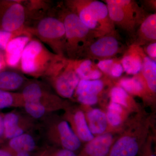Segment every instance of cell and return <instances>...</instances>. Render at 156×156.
<instances>
[{"mask_svg":"<svg viewBox=\"0 0 156 156\" xmlns=\"http://www.w3.org/2000/svg\"><path fill=\"white\" fill-rule=\"evenodd\" d=\"M107 156H136L150 135L151 117L140 111L126 123Z\"/></svg>","mask_w":156,"mask_h":156,"instance_id":"1","label":"cell"},{"mask_svg":"<svg viewBox=\"0 0 156 156\" xmlns=\"http://www.w3.org/2000/svg\"><path fill=\"white\" fill-rule=\"evenodd\" d=\"M57 15L65 29V57L66 55L70 60L80 59L86 48L96 38L94 33L65 5L59 8Z\"/></svg>","mask_w":156,"mask_h":156,"instance_id":"2","label":"cell"},{"mask_svg":"<svg viewBox=\"0 0 156 156\" xmlns=\"http://www.w3.org/2000/svg\"><path fill=\"white\" fill-rule=\"evenodd\" d=\"M60 56L50 51L41 42L31 40L23 52L20 61L21 70L26 74L34 77L44 76Z\"/></svg>","mask_w":156,"mask_h":156,"instance_id":"3","label":"cell"},{"mask_svg":"<svg viewBox=\"0 0 156 156\" xmlns=\"http://www.w3.org/2000/svg\"><path fill=\"white\" fill-rule=\"evenodd\" d=\"M58 96L70 99L74 94L80 79L76 73L72 60L59 56L44 76Z\"/></svg>","mask_w":156,"mask_h":156,"instance_id":"4","label":"cell"},{"mask_svg":"<svg viewBox=\"0 0 156 156\" xmlns=\"http://www.w3.org/2000/svg\"><path fill=\"white\" fill-rule=\"evenodd\" d=\"M42 121L44 135L49 144L76 153L80 150L82 142L62 117L53 113Z\"/></svg>","mask_w":156,"mask_h":156,"instance_id":"5","label":"cell"},{"mask_svg":"<svg viewBox=\"0 0 156 156\" xmlns=\"http://www.w3.org/2000/svg\"><path fill=\"white\" fill-rule=\"evenodd\" d=\"M34 33L55 54L65 57V29L63 23L58 17H43L37 23Z\"/></svg>","mask_w":156,"mask_h":156,"instance_id":"6","label":"cell"},{"mask_svg":"<svg viewBox=\"0 0 156 156\" xmlns=\"http://www.w3.org/2000/svg\"><path fill=\"white\" fill-rule=\"evenodd\" d=\"M20 93L24 103L41 104L52 113L60 110H64L70 105L67 101L53 94L43 84L36 81L27 82Z\"/></svg>","mask_w":156,"mask_h":156,"instance_id":"7","label":"cell"},{"mask_svg":"<svg viewBox=\"0 0 156 156\" xmlns=\"http://www.w3.org/2000/svg\"><path fill=\"white\" fill-rule=\"evenodd\" d=\"M117 33L96 38L86 48L80 59L93 61L116 58L117 55L126 50L117 37Z\"/></svg>","mask_w":156,"mask_h":156,"instance_id":"8","label":"cell"},{"mask_svg":"<svg viewBox=\"0 0 156 156\" xmlns=\"http://www.w3.org/2000/svg\"><path fill=\"white\" fill-rule=\"evenodd\" d=\"M5 140L30 132L36 127V121L26 114L13 111L3 114Z\"/></svg>","mask_w":156,"mask_h":156,"instance_id":"9","label":"cell"},{"mask_svg":"<svg viewBox=\"0 0 156 156\" xmlns=\"http://www.w3.org/2000/svg\"><path fill=\"white\" fill-rule=\"evenodd\" d=\"M26 18L24 6L19 2H9L5 10L2 14L0 20L2 30L14 34L23 28Z\"/></svg>","mask_w":156,"mask_h":156,"instance_id":"10","label":"cell"},{"mask_svg":"<svg viewBox=\"0 0 156 156\" xmlns=\"http://www.w3.org/2000/svg\"><path fill=\"white\" fill-rule=\"evenodd\" d=\"M62 118L66 120L76 135L82 143H87L94 137L87 124L83 110L70 105L64 110Z\"/></svg>","mask_w":156,"mask_h":156,"instance_id":"11","label":"cell"},{"mask_svg":"<svg viewBox=\"0 0 156 156\" xmlns=\"http://www.w3.org/2000/svg\"><path fill=\"white\" fill-rule=\"evenodd\" d=\"M116 137L113 132H108L94 136L86 143L77 154L78 156H107Z\"/></svg>","mask_w":156,"mask_h":156,"instance_id":"12","label":"cell"},{"mask_svg":"<svg viewBox=\"0 0 156 156\" xmlns=\"http://www.w3.org/2000/svg\"><path fill=\"white\" fill-rule=\"evenodd\" d=\"M87 3L98 24V37L116 32L115 27L110 18L106 4L96 0H87Z\"/></svg>","mask_w":156,"mask_h":156,"instance_id":"13","label":"cell"},{"mask_svg":"<svg viewBox=\"0 0 156 156\" xmlns=\"http://www.w3.org/2000/svg\"><path fill=\"white\" fill-rule=\"evenodd\" d=\"M146 56L143 47L134 44L130 45L121 58L124 72L128 74L136 75L141 70L144 59Z\"/></svg>","mask_w":156,"mask_h":156,"instance_id":"14","label":"cell"},{"mask_svg":"<svg viewBox=\"0 0 156 156\" xmlns=\"http://www.w3.org/2000/svg\"><path fill=\"white\" fill-rule=\"evenodd\" d=\"M65 6L75 13L82 22L92 31L98 37V26L88 6L87 0H70L65 2Z\"/></svg>","mask_w":156,"mask_h":156,"instance_id":"15","label":"cell"},{"mask_svg":"<svg viewBox=\"0 0 156 156\" xmlns=\"http://www.w3.org/2000/svg\"><path fill=\"white\" fill-rule=\"evenodd\" d=\"M108 9L110 18L115 27H119L128 34L134 35L139 26L136 20L128 13L119 6L105 2Z\"/></svg>","mask_w":156,"mask_h":156,"instance_id":"16","label":"cell"},{"mask_svg":"<svg viewBox=\"0 0 156 156\" xmlns=\"http://www.w3.org/2000/svg\"><path fill=\"white\" fill-rule=\"evenodd\" d=\"M133 44L142 47L156 41V14H148L136 30Z\"/></svg>","mask_w":156,"mask_h":156,"instance_id":"17","label":"cell"},{"mask_svg":"<svg viewBox=\"0 0 156 156\" xmlns=\"http://www.w3.org/2000/svg\"><path fill=\"white\" fill-rule=\"evenodd\" d=\"M2 147L9 152L25 151L31 154L39 148L36 138L30 131L7 140Z\"/></svg>","mask_w":156,"mask_h":156,"instance_id":"18","label":"cell"},{"mask_svg":"<svg viewBox=\"0 0 156 156\" xmlns=\"http://www.w3.org/2000/svg\"><path fill=\"white\" fill-rule=\"evenodd\" d=\"M29 36L14 37L9 42L6 49L7 64L12 67L17 66L20 62L23 50L30 41Z\"/></svg>","mask_w":156,"mask_h":156,"instance_id":"19","label":"cell"},{"mask_svg":"<svg viewBox=\"0 0 156 156\" xmlns=\"http://www.w3.org/2000/svg\"><path fill=\"white\" fill-rule=\"evenodd\" d=\"M84 113L89 130L94 136L108 132L110 126L104 112L100 109L91 108Z\"/></svg>","mask_w":156,"mask_h":156,"instance_id":"20","label":"cell"},{"mask_svg":"<svg viewBox=\"0 0 156 156\" xmlns=\"http://www.w3.org/2000/svg\"><path fill=\"white\" fill-rule=\"evenodd\" d=\"M140 74L145 84L150 102L155 99L156 93V61L145 56Z\"/></svg>","mask_w":156,"mask_h":156,"instance_id":"21","label":"cell"},{"mask_svg":"<svg viewBox=\"0 0 156 156\" xmlns=\"http://www.w3.org/2000/svg\"><path fill=\"white\" fill-rule=\"evenodd\" d=\"M106 81L100 79L94 80H80L74 95L76 99L89 98L99 100V96L103 92Z\"/></svg>","mask_w":156,"mask_h":156,"instance_id":"22","label":"cell"},{"mask_svg":"<svg viewBox=\"0 0 156 156\" xmlns=\"http://www.w3.org/2000/svg\"><path fill=\"white\" fill-rule=\"evenodd\" d=\"M73 66L80 80H94L101 79L103 74L95 61L90 59L71 60Z\"/></svg>","mask_w":156,"mask_h":156,"instance_id":"23","label":"cell"},{"mask_svg":"<svg viewBox=\"0 0 156 156\" xmlns=\"http://www.w3.org/2000/svg\"><path fill=\"white\" fill-rule=\"evenodd\" d=\"M117 85L123 88L131 95L139 96L144 100L150 101L145 84L140 73L131 78L120 79Z\"/></svg>","mask_w":156,"mask_h":156,"instance_id":"24","label":"cell"},{"mask_svg":"<svg viewBox=\"0 0 156 156\" xmlns=\"http://www.w3.org/2000/svg\"><path fill=\"white\" fill-rule=\"evenodd\" d=\"M26 78L21 74L12 71L0 72V89L15 91L23 88L27 83Z\"/></svg>","mask_w":156,"mask_h":156,"instance_id":"25","label":"cell"},{"mask_svg":"<svg viewBox=\"0 0 156 156\" xmlns=\"http://www.w3.org/2000/svg\"><path fill=\"white\" fill-rule=\"evenodd\" d=\"M103 2L113 4L122 8L130 14L139 25L148 15L143 8L133 0H105Z\"/></svg>","mask_w":156,"mask_h":156,"instance_id":"26","label":"cell"},{"mask_svg":"<svg viewBox=\"0 0 156 156\" xmlns=\"http://www.w3.org/2000/svg\"><path fill=\"white\" fill-rule=\"evenodd\" d=\"M111 102L117 103L126 110H133L136 105L133 98L123 88L118 85L113 86L109 92Z\"/></svg>","mask_w":156,"mask_h":156,"instance_id":"27","label":"cell"},{"mask_svg":"<svg viewBox=\"0 0 156 156\" xmlns=\"http://www.w3.org/2000/svg\"><path fill=\"white\" fill-rule=\"evenodd\" d=\"M127 110L120 105L110 102L106 113L107 119L110 127L118 128L124 122Z\"/></svg>","mask_w":156,"mask_h":156,"instance_id":"28","label":"cell"},{"mask_svg":"<svg viewBox=\"0 0 156 156\" xmlns=\"http://www.w3.org/2000/svg\"><path fill=\"white\" fill-rule=\"evenodd\" d=\"M24 101L20 92H12L0 89V109L22 108Z\"/></svg>","mask_w":156,"mask_h":156,"instance_id":"29","label":"cell"},{"mask_svg":"<svg viewBox=\"0 0 156 156\" xmlns=\"http://www.w3.org/2000/svg\"><path fill=\"white\" fill-rule=\"evenodd\" d=\"M32 156H78L72 151L68 150L47 144L39 147L32 154Z\"/></svg>","mask_w":156,"mask_h":156,"instance_id":"30","label":"cell"},{"mask_svg":"<svg viewBox=\"0 0 156 156\" xmlns=\"http://www.w3.org/2000/svg\"><path fill=\"white\" fill-rule=\"evenodd\" d=\"M13 34L4 30H0V50L5 51L7 45L13 38Z\"/></svg>","mask_w":156,"mask_h":156,"instance_id":"31","label":"cell"},{"mask_svg":"<svg viewBox=\"0 0 156 156\" xmlns=\"http://www.w3.org/2000/svg\"><path fill=\"white\" fill-rule=\"evenodd\" d=\"M124 72L122 66L121 64V59L117 58L111 70L109 77L119 78L122 75Z\"/></svg>","mask_w":156,"mask_h":156,"instance_id":"32","label":"cell"},{"mask_svg":"<svg viewBox=\"0 0 156 156\" xmlns=\"http://www.w3.org/2000/svg\"><path fill=\"white\" fill-rule=\"evenodd\" d=\"M144 51L146 55L153 60H156V42L150 43L144 46Z\"/></svg>","mask_w":156,"mask_h":156,"instance_id":"33","label":"cell"},{"mask_svg":"<svg viewBox=\"0 0 156 156\" xmlns=\"http://www.w3.org/2000/svg\"><path fill=\"white\" fill-rule=\"evenodd\" d=\"M149 136L145 144L143 147L140 153L142 156H156L152 147V139Z\"/></svg>","mask_w":156,"mask_h":156,"instance_id":"34","label":"cell"},{"mask_svg":"<svg viewBox=\"0 0 156 156\" xmlns=\"http://www.w3.org/2000/svg\"><path fill=\"white\" fill-rule=\"evenodd\" d=\"M3 114L0 113V145L5 142Z\"/></svg>","mask_w":156,"mask_h":156,"instance_id":"35","label":"cell"},{"mask_svg":"<svg viewBox=\"0 0 156 156\" xmlns=\"http://www.w3.org/2000/svg\"><path fill=\"white\" fill-rule=\"evenodd\" d=\"M9 152L11 153L12 156H32V154L25 151Z\"/></svg>","mask_w":156,"mask_h":156,"instance_id":"36","label":"cell"},{"mask_svg":"<svg viewBox=\"0 0 156 156\" xmlns=\"http://www.w3.org/2000/svg\"><path fill=\"white\" fill-rule=\"evenodd\" d=\"M156 1L155 0H149V1H144V2L145 3L146 6H147L151 9H153L154 10L156 11Z\"/></svg>","mask_w":156,"mask_h":156,"instance_id":"37","label":"cell"},{"mask_svg":"<svg viewBox=\"0 0 156 156\" xmlns=\"http://www.w3.org/2000/svg\"><path fill=\"white\" fill-rule=\"evenodd\" d=\"M0 156H12L11 153L3 147H0Z\"/></svg>","mask_w":156,"mask_h":156,"instance_id":"38","label":"cell"},{"mask_svg":"<svg viewBox=\"0 0 156 156\" xmlns=\"http://www.w3.org/2000/svg\"><path fill=\"white\" fill-rule=\"evenodd\" d=\"M2 62L0 61V69H2Z\"/></svg>","mask_w":156,"mask_h":156,"instance_id":"39","label":"cell"},{"mask_svg":"<svg viewBox=\"0 0 156 156\" xmlns=\"http://www.w3.org/2000/svg\"><path fill=\"white\" fill-rule=\"evenodd\" d=\"M136 156H142L141 155V154H140V153L139 152V154H137V155Z\"/></svg>","mask_w":156,"mask_h":156,"instance_id":"40","label":"cell"}]
</instances>
